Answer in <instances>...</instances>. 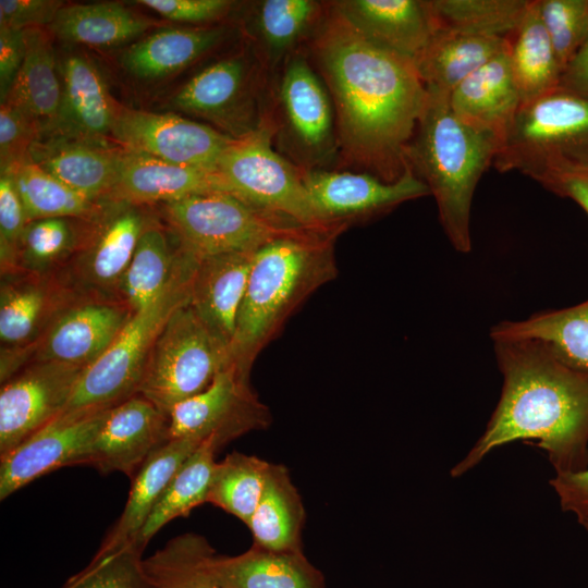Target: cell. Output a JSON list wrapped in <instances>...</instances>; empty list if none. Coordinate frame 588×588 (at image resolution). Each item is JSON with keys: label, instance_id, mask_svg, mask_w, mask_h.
<instances>
[{"label": "cell", "instance_id": "cell-27", "mask_svg": "<svg viewBox=\"0 0 588 588\" xmlns=\"http://www.w3.org/2000/svg\"><path fill=\"white\" fill-rule=\"evenodd\" d=\"M207 567L224 588H324V577L299 551H273L253 544L234 555L213 548Z\"/></svg>", "mask_w": 588, "mask_h": 588}, {"label": "cell", "instance_id": "cell-48", "mask_svg": "<svg viewBox=\"0 0 588 588\" xmlns=\"http://www.w3.org/2000/svg\"><path fill=\"white\" fill-rule=\"evenodd\" d=\"M172 22L208 26L224 19L234 7L230 0H137Z\"/></svg>", "mask_w": 588, "mask_h": 588}, {"label": "cell", "instance_id": "cell-45", "mask_svg": "<svg viewBox=\"0 0 588 588\" xmlns=\"http://www.w3.org/2000/svg\"><path fill=\"white\" fill-rule=\"evenodd\" d=\"M539 12L563 73L588 39V0H539Z\"/></svg>", "mask_w": 588, "mask_h": 588}, {"label": "cell", "instance_id": "cell-11", "mask_svg": "<svg viewBox=\"0 0 588 588\" xmlns=\"http://www.w3.org/2000/svg\"><path fill=\"white\" fill-rule=\"evenodd\" d=\"M264 69L254 49L220 59L191 77L172 103L232 138H243L259 127L267 113L259 103Z\"/></svg>", "mask_w": 588, "mask_h": 588}, {"label": "cell", "instance_id": "cell-25", "mask_svg": "<svg viewBox=\"0 0 588 588\" xmlns=\"http://www.w3.org/2000/svg\"><path fill=\"white\" fill-rule=\"evenodd\" d=\"M122 150L119 177L110 201L149 206L195 194L226 193L217 172Z\"/></svg>", "mask_w": 588, "mask_h": 588}, {"label": "cell", "instance_id": "cell-12", "mask_svg": "<svg viewBox=\"0 0 588 588\" xmlns=\"http://www.w3.org/2000/svg\"><path fill=\"white\" fill-rule=\"evenodd\" d=\"M146 207L109 201L93 222L79 249L57 273L79 299L118 302L138 240L156 217Z\"/></svg>", "mask_w": 588, "mask_h": 588}, {"label": "cell", "instance_id": "cell-24", "mask_svg": "<svg viewBox=\"0 0 588 588\" xmlns=\"http://www.w3.org/2000/svg\"><path fill=\"white\" fill-rule=\"evenodd\" d=\"M122 148L52 136L35 142L30 159L86 198L109 203L118 182Z\"/></svg>", "mask_w": 588, "mask_h": 588}, {"label": "cell", "instance_id": "cell-28", "mask_svg": "<svg viewBox=\"0 0 588 588\" xmlns=\"http://www.w3.org/2000/svg\"><path fill=\"white\" fill-rule=\"evenodd\" d=\"M203 441L173 439L157 449L132 479L125 506L96 553L118 550L136 539L168 483Z\"/></svg>", "mask_w": 588, "mask_h": 588}, {"label": "cell", "instance_id": "cell-50", "mask_svg": "<svg viewBox=\"0 0 588 588\" xmlns=\"http://www.w3.org/2000/svg\"><path fill=\"white\" fill-rule=\"evenodd\" d=\"M549 485L558 495L562 511L573 514L577 523L588 531V467L555 473Z\"/></svg>", "mask_w": 588, "mask_h": 588}, {"label": "cell", "instance_id": "cell-31", "mask_svg": "<svg viewBox=\"0 0 588 588\" xmlns=\"http://www.w3.org/2000/svg\"><path fill=\"white\" fill-rule=\"evenodd\" d=\"M327 4L314 0H262L255 2L248 17L255 48L265 68H274L299 50L315 34Z\"/></svg>", "mask_w": 588, "mask_h": 588}, {"label": "cell", "instance_id": "cell-40", "mask_svg": "<svg viewBox=\"0 0 588 588\" xmlns=\"http://www.w3.org/2000/svg\"><path fill=\"white\" fill-rule=\"evenodd\" d=\"M94 221L46 218L28 222L20 241L15 272L58 273L79 249Z\"/></svg>", "mask_w": 588, "mask_h": 588}, {"label": "cell", "instance_id": "cell-41", "mask_svg": "<svg viewBox=\"0 0 588 588\" xmlns=\"http://www.w3.org/2000/svg\"><path fill=\"white\" fill-rule=\"evenodd\" d=\"M271 463L237 451L217 462L207 503L248 524L261 498Z\"/></svg>", "mask_w": 588, "mask_h": 588}, {"label": "cell", "instance_id": "cell-4", "mask_svg": "<svg viewBox=\"0 0 588 588\" xmlns=\"http://www.w3.org/2000/svg\"><path fill=\"white\" fill-rule=\"evenodd\" d=\"M426 88V102L405 158L434 197L440 223L451 245L466 254L471 250L474 193L500 145L454 114L450 93L433 86Z\"/></svg>", "mask_w": 588, "mask_h": 588}, {"label": "cell", "instance_id": "cell-5", "mask_svg": "<svg viewBox=\"0 0 588 588\" xmlns=\"http://www.w3.org/2000/svg\"><path fill=\"white\" fill-rule=\"evenodd\" d=\"M197 262L181 248L167 286L149 305L133 313L107 351L84 369L62 413L108 409L138 394L158 334L171 315L189 302Z\"/></svg>", "mask_w": 588, "mask_h": 588}, {"label": "cell", "instance_id": "cell-52", "mask_svg": "<svg viewBox=\"0 0 588 588\" xmlns=\"http://www.w3.org/2000/svg\"><path fill=\"white\" fill-rule=\"evenodd\" d=\"M542 185L553 193L576 201L588 215V169L558 173Z\"/></svg>", "mask_w": 588, "mask_h": 588}, {"label": "cell", "instance_id": "cell-17", "mask_svg": "<svg viewBox=\"0 0 588 588\" xmlns=\"http://www.w3.org/2000/svg\"><path fill=\"white\" fill-rule=\"evenodd\" d=\"M108 409L62 413L0 456V499L62 467L86 465Z\"/></svg>", "mask_w": 588, "mask_h": 588}, {"label": "cell", "instance_id": "cell-44", "mask_svg": "<svg viewBox=\"0 0 588 588\" xmlns=\"http://www.w3.org/2000/svg\"><path fill=\"white\" fill-rule=\"evenodd\" d=\"M144 549L136 542L108 553H96L89 564L70 577L66 588H158L144 566Z\"/></svg>", "mask_w": 588, "mask_h": 588}, {"label": "cell", "instance_id": "cell-46", "mask_svg": "<svg viewBox=\"0 0 588 588\" xmlns=\"http://www.w3.org/2000/svg\"><path fill=\"white\" fill-rule=\"evenodd\" d=\"M28 220L22 199L9 173L0 175V266L1 275L16 270L19 245Z\"/></svg>", "mask_w": 588, "mask_h": 588}, {"label": "cell", "instance_id": "cell-29", "mask_svg": "<svg viewBox=\"0 0 588 588\" xmlns=\"http://www.w3.org/2000/svg\"><path fill=\"white\" fill-rule=\"evenodd\" d=\"M24 30L25 58L4 102L36 123L40 139L54 131L61 107V77L48 30L45 27Z\"/></svg>", "mask_w": 588, "mask_h": 588}, {"label": "cell", "instance_id": "cell-39", "mask_svg": "<svg viewBox=\"0 0 588 588\" xmlns=\"http://www.w3.org/2000/svg\"><path fill=\"white\" fill-rule=\"evenodd\" d=\"M1 173L11 175L28 222L46 218L94 221L100 217L108 204L86 198L48 173L30 158Z\"/></svg>", "mask_w": 588, "mask_h": 588}, {"label": "cell", "instance_id": "cell-47", "mask_svg": "<svg viewBox=\"0 0 588 588\" xmlns=\"http://www.w3.org/2000/svg\"><path fill=\"white\" fill-rule=\"evenodd\" d=\"M36 123L16 107H0V168L4 172L30 158V149L39 139Z\"/></svg>", "mask_w": 588, "mask_h": 588}, {"label": "cell", "instance_id": "cell-30", "mask_svg": "<svg viewBox=\"0 0 588 588\" xmlns=\"http://www.w3.org/2000/svg\"><path fill=\"white\" fill-rule=\"evenodd\" d=\"M226 33L223 25L159 29L128 46L121 56V63L137 78L167 77L218 47Z\"/></svg>", "mask_w": 588, "mask_h": 588}, {"label": "cell", "instance_id": "cell-38", "mask_svg": "<svg viewBox=\"0 0 588 588\" xmlns=\"http://www.w3.org/2000/svg\"><path fill=\"white\" fill-rule=\"evenodd\" d=\"M219 446L213 437L204 440L174 474L152 509L136 543L145 550L152 537L168 523L187 516L207 503Z\"/></svg>", "mask_w": 588, "mask_h": 588}, {"label": "cell", "instance_id": "cell-54", "mask_svg": "<svg viewBox=\"0 0 588 588\" xmlns=\"http://www.w3.org/2000/svg\"><path fill=\"white\" fill-rule=\"evenodd\" d=\"M61 588H66V587H65L64 584H63V586H62Z\"/></svg>", "mask_w": 588, "mask_h": 588}, {"label": "cell", "instance_id": "cell-49", "mask_svg": "<svg viewBox=\"0 0 588 588\" xmlns=\"http://www.w3.org/2000/svg\"><path fill=\"white\" fill-rule=\"evenodd\" d=\"M63 5L64 2L57 0H1L0 27H49Z\"/></svg>", "mask_w": 588, "mask_h": 588}, {"label": "cell", "instance_id": "cell-36", "mask_svg": "<svg viewBox=\"0 0 588 588\" xmlns=\"http://www.w3.org/2000/svg\"><path fill=\"white\" fill-rule=\"evenodd\" d=\"M168 232L156 216L138 240L118 290V302L132 313L149 305L175 272L181 248Z\"/></svg>", "mask_w": 588, "mask_h": 588}, {"label": "cell", "instance_id": "cell-22", "mask_svg": "<svg viewBox=\"0 0 588 588\" xmlns=\"http://www.w3.org/2000/svg\"><path fill=\"white\" fill-rule=\"evenodd\" d=\"M59 73L61 107L49 137L110 144L118 103L111 99L97 66L86 56L71 53L62 58Z\"/></svg>", "mask_w": 588, "mask_h": 588}, {"label": "cell", "instance_id": "cell-14", "mask_svg": "<svg viewBox=\"0 0 588 588\" xmlns=\"http://www.w3.org/2000/svg\"><path fill=\"white\" fill-rule=\"evenodd\" d=\"M234 139L216 127L173 113L120 105L111 132V142L124 150L212 172Z\"/></svg>", "mask_w": 588, "mask_h": 588}, {"label": "cell", "instance_id": "cell-32", "mask_svg": "<svg viewBox=\"0 0 588 588\" xmlns=\"http://www.w3.org/2000/svg\"><path fill=\"white\" fill-rule=\"evenodd\" d=\"M509 46V38L438 27L415 62V68L426 86L451 94L461 82Z\"/></svg>", "mask_w": 588, "mask_h": 588}, {"label": "cell", "instance_id": "cell-21", "mask_svg": "<svg viewBox=\"0 0 588 588\" xmlns=\"http://www.w3.org/2000/svg\"><path fill=\"white\" fill-rule=\"evenodd\" d=\"M331 4L366 39L414 65L438 28L429 1L340 0Z\"/></svg>", "mask_w": 588, "mask_h": 588}, {"label": "cell", "instance_id": "cell-20", "mask_svg": "<svg viewBox=\"0 0 588 588\" xmlns=\"http://www.w3.org/2000/svg\"><path fill=\"white\" fill-rule=\"evenodd\" d=\"M132 314L118 302L78 299L46 330L30 362L88 367L112 344Z\"/></svg>", "mask_w": 588, "mask_h": 588}, {"label": "cell", "instance_id": "cell-33", "mask_svg": "<svg viewBox=\"0 0 588 588\" xmlns=\"http://www.w3.org/2000/svg\"><path fill=\"white\" fill-rule=\"evenodd\" d=\"M492 341L535 340L560 359L588 372V299L567 308L544 310L519 321H501L490 330Z\"/></svg>", "mask_w": 588, "mask_h": 588}, {"label": "cell", "instance_id": "cell-43", "mask_svg": "<svg viewBox=\"0 0 588 588\" xmlns=\"http://www.w3.org/2000/svg\"><path fill=\"white\" fill-rule=\"evenodd\" d=\"M211 549L205 537L186 532L144 559V566L158 588H224L207 567Z\"/></svg>", "mask_w": 588, "mask_h": 588}, {"label": "cell", "instance_id": "cell-35", "mask_svg": "<svg viewBox=\"0 0 588 588\" xmlns=\"http://www.w3.org/2000/svg\"><path fill=\"white\" fill-rule=\"evenodd\" d=\"M305 522L302 498L284 465L272 464L249 519L254 544L273 551H299Z\"/></svg>", "mask_w": 588, "mask_h": 588}, {"label": "cell", "instance_id": "cell-13", "mask_svg": "<svg viewBox=\"0 0 588 588\" xmlns=\"http://www.w3.org/2000/svg\"><path fill=\"white\" fill-rule=\"evenodd\" d=\"M249 371L235 363L222 369L199 393L177 403L168 415L169 440L213 437L219 449L271 424V413L249 382Z\"/></svg>", "mask_w": 588, "mask_h": 588}, {"label": "cell", "instance_id": "cell-51", "mask_svg": "<svg viewBox=\"0 0 588 588\" xmlns=\"http://www.w3.org/2000/svg\"><path fill=\"white\" fill-rule=\"evenodd\" d=\"M25 58V30L0 27V98L5 101Z\"/></svg>", "mask_w": 588, "mask_h": 588}, {"label": "cell", "instance_id": "cell-15", "mask_svg": "<svg viewBox=\"0 0 588 588\" xmlns=\"http://www.w3.org/2000/svg\"><path fill=\"white\" fill-rule=\"evenodd\" d=\"M303 176L315 212L324 225L347 226L355 220L371 218L430 195L428 186L408 164L393 182L366 171L317 169L303 171Z\"/></svg>", "mask_w": 588, "mask_h": 588}, {"label": "cell", "instance_id": "cell-23", "mask_svg": "<svg viewBox=\"0 0 588 588\" xmlns=\"http://www.w3.org/2000/svg\"><path fill=\"white\" fill-rule=\"evenodd\" d=\"M509 50L510 46L466 77L450 94V106L454 114L466 125L492 136L500 147L522 106Z\"/></svg>", "mask_w": 588, "mask_h": 588}, {"label": "cell", "instance_id": "cell-8", "mask_svg": "<svg viewBox=\"0 0 588 588\" xmlns=\"http://www.w3.org/2000/svg\"><path fill=\"white\" fill-rule=\"evenodd\" d=\"M274 124L267 111L259 127L234 139L217 173L226 193L306 228H327L311 205L303 170L275 150Z\"/></svg>", "mask_w": 588, "mask_h": 588}, {"label": "cell", "instance_id": "cell-16", "mask_svg": "<svg viewBox=\"0 0 588 588\" xmlns=\"http://www.w3.org/2000/svg\"><path fill=\"white\" fill-rule=\"evenodd\" d=\"M85 368L57 362H30L1 383L0 456L64 411Z\"/></svg>", "mask_w": 588, "mask_h": 588}, {"label": "cell", "instance_id": "cell-3", "mask_svg": "<svg viewBox=\"0 0 588 588\" xmlns=\"http://www.w3.org/2000/svg\"><path fill=\"white\" fill-rule=\"evenodd\" d=\"M346 228H304L256 250L231 343L233 363L250 372L293 313L338 277L335 242Z\"/></svg>", "mask_w": 588, "mask_h": 588}, {"label": "cell", "instance_id": "cell-42", "mask_svg": "<svg viewBox=\"0 0 588 588\" xmlns=\"http://www.w3.org/2000/svg\"><path fill=\"white\" fill-rule=\"evenodd\" d=\"M529 0H430L438 27L510 38L520 25Z\"/></svg>", "mask_w": 588, "mask_h": 588}, {"label": "cell", "instance_id": "cell-10", "mask_svg": "<svg viewBox=\"0 0 588 588\" xmlns=\"http://www.w3.org/2000/svg\"><path fill=\"white\" fill-rule=\"evenodd\" d=\"M270 114L282 155L303 171L324 169L339 152L331 96L304 51L282 63Z\"/></svg>", "mask_w": 588, "mask_h": 588}, {"label": "cell", "instance_id": "cell-37", "mask_svg": "<svg viewBox=\"0 0 588 588\" xmlns=\"http://www.w3.org/2000/svg\"><path fill=\"white\" fill-rule=\"evenodd\" d=\"M510 39V64L522 105L560 86L562 70L539 12V0L528 10Z\"/></svg>", "mask_w": 588, "mask_h": 588}, {"label": "cell", "instance_id": "cell-19", "mask_svg": "<svg viewBox=\"0 0 588 588\" xmlns=\"http://www.w3.org/2000/svg\"><path fill=\"white\" fill-rule=\"evenodd\" d=\"M78 299L57 273L1 275V350L22 353L29 364L33 350L46 330Z\"/></svg>", "mask_w": 588, "mask_h": 588}, {"label": "cell", "instance_id": "cell-1", "mask_svg": "<svg viewBox=\"0 0 588 588\" xmlns=\"http://www.w3.org/2000/svg\"><path fill=\"white\" fill-rule=\"evenodd\" d=\"M310 39L343 160L383 181L397 180L427 98L414 63L366 39L331 2Z\"/></svg>", "mask_w": 588, "mask_h": 588}, {"label": "cell", "instance_id": "cell-34", "mask_svg": "<svg viewBox=\"0 0 588 588\" xmlns=\"http://www.w3.org/2000/svg\"><path fill=\"white\" fill-rule=\"evenodd\" d=\"M118 2L63 5L49 30L60 39L90 47L110 48L123 45L156 26Z\"/></svg>", "mask_w": 588, "mask_h": 588}, {"label": "cell", "instance_id": "cell-18", "mask_svg": "<svg viewBox=\"0 0 588 588\" xmlns=\"http://www.w3.org/2000/svg\"><path fill=\"white\" fill-rule=\"evenodd\" d=\"M169 419L152 402L136 394L109 408L91 443L86 465L102 475L131 478L169 441Z\"/></svg>", "mask_w": 588, "mask_h": 588}, {"label": "cell", "instance_id": "cell-2", "mask_svg": "<svg viewBox=\"0 0 588 588\" xmlns=\"http://www.w3.org/2000/svg\"><path fill=\"white\" fill-rule=\"evenodd\" d=\"M503 377L486 429L450 470L461 477L493 450L516 441L543 451L555 473L588 467V372L535 340L493 341Z\"/></svg>", "mask_w": 588, "mask_h": 588}, {"label": "cell", "instance_id": "cell-6", "mask_svg": "<svg viewBox=\"0 0 588 588\" xmlns=\"http://www.w3.org/2000/svg\"><path fill=\"white\" fill-rule=\"evenodd\" d=\"M493 164L540 184L558 173L588 169V98L559 86L523 103Z\"/></svg>", "mask_w": 588, "mask_h": 588}, {"label": "cell", "instance_id": "cell-26", "mask_svg": "<svg viewBox=\"0 0 588 588\" xmlns=\"http://www.w3.org/2000/svg\"><path fill=\"white\" fill-rule=\"evenodd\" d=\"M255 253H231L200 259L192 279L191 307L230 348Z\"/></svg>", "mask_w": 588, "mask_h": 588}, {"label": "cell", "instance_id": "cell-7", "mask_svg": "<svg viewBox=\"0 0 588 588\" xmlns=\"http://www.w3.org/2000/svg\"><path fill=\"white\" fill-rule=\"evenodd\" d=\"M158 213L177 245L198 260L255 252L278 237L306 228L223 192L195 194L160 204Z\"/></svg>", "mask_w": 588, "mask_h": 588}, {"label": "cell", "instance_id": "cell-9", "mask_svg": "<svg viewBox=\"0 0 588 588\" xmlns=\"http://www.w3.org/2000/svg\"><path fill=\"white\" fill-rule=\"evenodd\" d=\"M232 362L230 345L200 320L188 302L158 334L138 394L168 416L174 405L206 389Z\"/></svg>", "mask_w": 588, "mask_h": 588}, {"label": "cell", "instance_id": "cell-53", "mask_svg": "<svg viewBox=\"0 0 588 588\" xmlns=\"http://www.w3.org/2000/svg\"><path fill=\"white\" fill-rule=\"evenodd\" d=\"M560 87L588 98V39L563 71Z\"/></svg>", "mask_w": 588, "mask_h": 588}]
</instances>
